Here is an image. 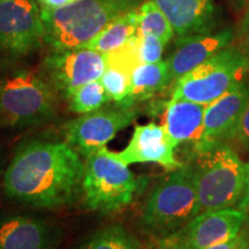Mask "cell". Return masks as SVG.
Instances as JSON below:
<instances>
[{
  "mask_svg": "<svg viewBox=\"0 0 249 249\" xmlns=\"http://www.w3.org/2000/svg\"><path fill=\"white\" fill-rule=\"evenodd\" d=\"M248 73V58L232 44L177 80L171 97L209 105L247 80Z\"/></svg>",
  "mask_w": 249,
  "mask_h": 249,
  "instance_id": "52a82bcc",
  "label": "cell"
},
{
  "mask_svg": "<svg viewBox=\"0 0 249 249\" xmlns=\"http://www.w3.org/2000/svg\"><path fill=\"white\" fill-rule=\"evenodd\" d=\"M239 30H240V48L249 60V0Z\"/></svg>",
  "mask_w": 249,
  "mask_h": 249,
  "instance_id": "f1b7e54d",
  "label": "cell"
},
{
  "mask_svg": "<svg viewBox=\"0 0 249 249\" xmlns=\"http://www.w3.org/2000/svg\"><path fill=\"white\" fill-rule=\"evenodd\" d=\"M0 1H1V0H0Z\"/></svg>",
  "mask_w": 249,
  "mask_h": 249,
  "instance_id": "e575fe53",
  "label": "cell"
},
{
  "mask_svg": "<svg viewBox=\"0 0 249 249\" xmlns=\"http://www.w3.org/2000/svg\"><path fill=\"white\" fill-rule=\"evenodd\" d=\"M230 143H233L236 148L249 155V98L241 119L239 121L238 128Z\"/></svg>",
  "mask_w": 249,
  "mask_h": 249,
  "instance_id": "484cf974",
  "label": "cell"
},
{
  "mask_svg": "<svg viewBox=\"0 0 249 249\" xmlns=\"http://www.w3.org/2000/svg\"><path fill=\"white\" fill-rule=\"evenodd\" d=\"M207 249H249V213L240 233L232 240L218 244Z\"/></svg>",
  "mask_w": 249,
  "mask_h": 249,
  "instance_id": "83f0119b",
  "label": "cell"
},
{
  "mask_svg": "<svg viewBox=\"0 0 249 249\" xmlns=\"http://www.w3.org/2000/svg\"><path fill=\"white\" fill-rule=\"evenodd\" d=\"M101 83L104 87L111 102L116 103L118 107H129L128 95L130 87V74L120 68L107 66L103 73Z\"/></svg>",
  "mask_w": 249,
  "mask_h": 249,
  "instance_id": "603a6c76",
  "label": "cell"
},
{
  "mask_svg": "<svg viewBox=\"0 0 249 249\" xmlns=\"http://www.w3.org/2000/svg\"><path fill=\"white\" fill-rule=\"evenodd\" d=\"M58 95L40 71L0 65V127L28 128L54 119Z\"/></svg>",
  "mask_w": 249,
  "mask_h": 249,
  "instance_id": "7a4b0ae2",
  "label": "cell"
},
{
  "mask_svg": "<svg viewBox=\"0 0 249 249\" xmlns=\"http://www.w3.org/2000/svg\"><path fill=\"white\" fill-rule=\"evenodd\" d=\"M165 43L152 35L140 36L139 55L141 64H152L161 60Z\"/></svg>",
  "mask_w": 249,
  "mask_h": 249,
  "instance_id": "d4e9b609",
  "label": "cell"
},
{
  "mask_svg": "<svg viewBox=\"0 0 249 249\" xmlns=\"http://www.w3.org/2000/svg\"><path fill=\"white\" fill-rule=\"evenodd\" d=\"M234 37V31L231 28H227L177 39L176 50L169 59H166L172 83L213 57L223 49L232 45Z\"/></svg>",
  "mask_w": 249,
  "mask_h": 249,
  "instance_id": "9a60e30c",
  "label": "cell"
},
{
  "mask_svg": "<svg viewBox=\"0 0 249 249\" xmlns=\"http://www.w3.org/2000/svg\"><path fill=\"white\" fill-rule=\"evenodd\" d=\"M0 171H1V157H0Z\"/></svg>",
  "mask_w": 249,
  "mask_h": 249,
  "instance_id": "d6a6232c",
  "label": "cell"
},
{
  "mask_svg": "<svg viewBox=\"0 0 249 249\" xmlns=\"http://www.w3.org/2000/svg\"><path fill=\"white\" fill-rule=\"evenodd\" d=\"M136 35L138 15L134 8L113 18L85 48L107 54L121 48Z\"/></svg>",
  "mask_w": 249,
  "mask_h": 249,
  "instance_id": "d6986e66",
  "label": "cell"
},
{
  "mask_svg": "<svg viewBox=\"0 0 249 249\" xmlns=\"http://www.w3.org/2000/svg\"><path fill=\"white\" fill-rule=\"evenodd\" d=\"M178 38L213 31L218 21L216 0H152Z\"/></svg>",
  "mask_w": 249,
  "mask_h": 249,
  "instance_id": "2e32d148",
  "label": "cell"
},
{
  "mask_svg": "<svg viewBox=\"0 0 249 249\" xmlns=\"http://www.w3.org/2000/svg\"><path fill=\"white\" fill-rule=\"evenodd\" d=\"M246 1H247V0H233V2H234V5L238 8L244 7L245 4H246Z\"/></svg>",
  "mask_w": 249,
  "mask_h": 249,
  "instance_id": "1f68e13d",
  "label": "cell"
},
{
  "mask_svg": "<svg viewBox=\"0 0 249 249\" xmlns=\"http://www.w3.org/2000/svg\"><path fill=\"white\" fill-rule=\"evenodd\" d=\"M138 35H152L163 40L165 44L174 36L173 28L160 7L152 0L142 1L136 7Z\"/></svg>",
  "mask_w": 249,
  "mask_h": 249,
  "instance_id": "44dd1931",
  "label": "cell"
},
{
  "mask_svg": "<svg viewBox=\"0 0 249 249\" xmlns=\"http://www.w3.org/2000/svg\"><path fill=\"white\" fill-rule=\"evenodd\" d=\"M248 98L249 80H246L205 107L203 134L194 150L195 156L220 143L231 142Z\"/></svg>",
  "mask_w": 249,
  "mask_h": 249,
  "instance_id": "8fae6325",
  "label": "cell"
},
{
  "mask_svg": "<svg viewBox=\"0 0 249 249\" xmlns=\"http://www.w3.org/2000/svg\"><path fill=\"white\" fill-rule=\"evenodd\" d=\"M172 85L167 60L152 64H139L130 74L129 107L136 102L147 101Z\"/></svg>",
  "mask_w": 249,
  "mask_h": 249,
  "instance_id": "ac0fdd59",
  "label": "cell"
},
{
  "mask_svg": "<svg viewBox=\"0 0 249 249\" xmlns=\"http://www.w3.org/2000/svg\"><path fill=\"white\" fill-rule=\"evenodd\" d=\"M107 68L104 53L87 48L52 50L40 71L59 95L67 98L74 90L97 81Z\"/></svg>",
  "mask_w": 249,
  "mask_h": 249,
  "instance_id": "30bf717a",
  "label": "cell"
},
{
  "mask_svg": "<svg viewBox=\"0 0 249 249\" xmlns=\"http://www.w3.org/2000/svg\"><path fill=\"white\" fill-rule=\"evenodd\" d=\"M44 26L36 0L0 1V65L18 62L42 46Z\"/></svg>",
  "mask_w": 249,
  "mask_h": 249,
  "instance_id": "ba28073f",
  "label": "cell"
},
{
  "mask_svg": "<svg viewBox=\"0 0 249 249\" xmlns=\"http://www.w3.org/2000/svg\"><path fill=\"white\" fill-rule=\"evenodd\" d=\"M66 99L70 104V110L79 114L99 110L107 103L111 102L99 80L75 89Z\"/></svg>",
  "mask_w": 249,
  "mask_h": 249,
  "instance_id": "7402d4cb",
  "label": "cell"
},
{
  "mask_svg": "<svg viewBox=\"0 0 249 249\" xmlns=\"http://www.w3.org/2000/svg\"><path fill=\"white\" fill-rule=\"evenodd\" d=\"M200 213L238 207L249 177V161H244L231 143H220L196 156Z\"/></svg>",
  "mask_w": 249,
  "mask_h": 249,
  "instance_id": "5b68a950",
  "label": "cell"
},
{
  "mask_svg": "<svg viewBox=\"0 0 249 249\" xmlns=\"http://www.w3.org/2000/svg\"><path fill=\"white\" fill-rule=\"evenodd\" d=\"M177 148L161 124L150 123L135 126L128 145L119 152L113 151V155L128 166L138 163H155L173 171L183 165L177 160Z\"/></svg>",
  "mask_w": 249,
  "mask_h": 249,
  "instance_id": "4fadbf2b",
  "label": "cell"
},
{
  "mask_svg": "<svg viewBox=\"0 0 249 249\" xmlns=\"http://www.w3.org/2000/svg\"><path fill=\"white\" fill-rule=\"evenodd\" d=\"M142 0H75L64 7L42 11L44 40L52 50L85 48L101 31Z\"/></svg>",
  "mask_w": 249,
  "mask_h": 249,
  "instance_id": "277c9868",
  "label": "cell"
},
{
  "mask_svg": "<svg viewBox=\"0 0 249 249\" xmlns=\"http://www.w3.org/2000/svg\"><path fill=\"white\" fill-rule=\"evenodd\" d=\"M238 209L242 210L246 213H249V177H248L247 186H246L245 194L242 196L240 203L238 204Z\"/></svg>",
  "mask_w": 249,
  "mask_h": 249,
  "instance_id": "4dcf8cb0",
  "label": "cell"
},
{
  "mask_svg": "<svg viewBox=\"0 0 249 249\" xmlns=\"http://www.w3.org/2000/svg\"><path fill=\"white\" fill-rule=\"evenodd\" d=\"M141 187L142 180L107 148L86 157L82 197L89 209L102 213L123 209L132 203Z\"/></svg>",
  "mask_w": 249,
  "mask_h": 249,
  "instance_id": "8992f818",
  "label": "cell"
},
{
  "mask_svg": "<svg viewBox=\"0 0 249 249\" xmlns=\"http://www.w3.org/2000/svg\"><path fill=\"white\" fill-rule=\"evenodd\" d=\"M61 240L60 227L44 218L0 216V249H59Z\"/></svg>",
  "mask_w": 249,
  "mask_h": 249,
  "instance_id": "5bb4252c",
  "label": "cell"
},
{
  "mask_svg": "<svg viewBox=\"0 0 249 249\" xmlns=\"http://www.w3.org/2000/svg\"><path fill=\"white\" fill-rule=\"evenodd\" d=\"M200 214L196 167L183 163L160 179L142 205L140 225L151 238L178 232Z\"/></svg>",
  "mask_w": 249,
  "mask_h": 249,
  "instance_id": "3957f363",
  "label": "cell"
},
{
  "mask_svg": "<svg viewBox=\"0 0 249 249\" xmlns=\"http://www.w3.org/2000/svg\"><path fill=\"white\" fill-rule=\"evenodd\" d=\"M205 107L207 105L172 97L164 103L161 126L177 147L183 143L192 144L194 152L203 134Z\"/></svg>",
  "mask_w": 249,
  "mask_h": 249,
  "instance_id": "e0dca14e",
  "label": "cell"
},
{
  "mask_svg": "<svg viewBox=\"0 0 249 249\" xmlns=\"http://www.w3.org/2000/svg\"><path fill=\"white\" fill-rule=\"evenodd\" d=\"M40 8L44 9H55L59 7H64L75 0H37Z\"/></svg>",
  "mask_w": 249,
  "mask_h": 249,
  "instance_id": "f546056e",
  "label": "cell"
},
{
  "mask_svg": "<svg viewBox=\"0 0 249 249\" xmlns=\"http://www.w3.org/2000/svg\"><path fill=\"white\" fill-rule=\"evenodd\" d=\"M136 116L138 111L134 107H102L67 121L62 134L65 141L86 158L107 148V143L128 127Z\"/></svg>",
  "mask_w": 249,
  "mask_h": 249,
  "instance_id": "9c48e42d",
  "label": "cell"
},
{
  "mask_svg": "<svg viewBox=\"0 0 249 249\" xmlns=\"http://www.w3.org/2000/svg\"><path fill=\"white\" fill-rule=\"evenodd\" d=\"M148 249H191L177 233L151 238L147 246Z\"/></svg>",
  "mask_w": 249,
  "mask_h": 249,
  "instance_id": "4316f807",
  "label": "cell"
},
{
  "mask_svg": "<svg viewBox=\"0 0 249 249\" xmlns=\"http://www.w3.org/2000/svg\"><path fill=\"white\" fill-rule=\"evenodd\" d=\"M140 249H148L147 247H142V246H141V247H140Z\"/></svg>",
  "mask_w": 249,
  "mask_h": 249,
  "instance_id": "836d02e7",
  "label": "cell"
},
{
  "mask_svg": "<svg viewBox=\"0 0 249 249\" xmlns=\"http://www.w3.org/2000/svg\"><path fill=\"white\" fill-rule=\"evenodd\" d=\"M248 213L240 209L205 211L176 232L191 249H207L234 239L244 227Z\"/></svg>",
  "mask_w": 249,
  "mask_h": 249,
  "instance_id": "7c38bea8",
  "label": "cell"
},
{
  "mask_svg": "<svg viewBox=\"0 0 249 249\" xmlns=\"http://www.w3.org/2000/svg\"><path fill=\"white\" fill-rule=\"evenodd\" d=\"M86 160L66 141L33 140L15 151L2 178L6 196L36 209L71 205L82 196Z\"/></svg>",
  "mask_w": 249,
  "mask_h": 249,
  "instance_id": "6da1fadb",
  "label": "cell"
},
{
  "mask_svg": "<svg viewBox=\"0 0 249 249\" xmlns=\"http://www.w3.org/2000/svg\"><path fill=\"white\" fill-rule=\"evenodd\" d=\"M139 46L140 36L136 35L121 48L105 54L107 66L120 68V70L132 74L134 68L139 64H141L139 55Z\"/></svg>",
  "mask_w": 249,
  "mask_h": 249,
  "instance_id": "cb8c5ba5",
  "label": "cell"
},
{
  "mask_svg": "<svg viewBox=\"0 0 249 249\" xmlns=\"http://www.w3.org/2000/svg\"><path fill=\"white\" fill-rule=\"evenodd\" d=\"M141 244L135 235L120 224L97 230L83 239L74 249H140Z\"/></svg>",
  "mask_w": 249,
  "mask_h": 249,
  "instance_id": "ffe728a7",
  "label": "cell"
}]
</instances>
